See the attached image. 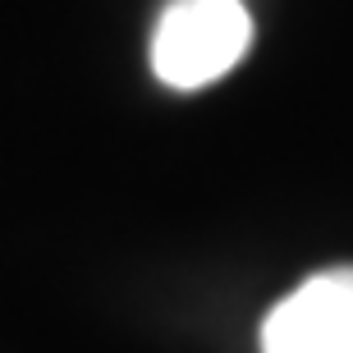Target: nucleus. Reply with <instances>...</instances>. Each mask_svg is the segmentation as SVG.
<instances>
[{"label": "nucleus", "instance_id": "obj_1", "mask_svg": "<svg viewBox=\"0 0 353 353\" xmlns=\"http://www.w3.org/2000/svg\"><path fill=\"white\" fill-rule=\"evenodd\" d=\"M252 46L243 0H170L152 32V74L174 92H197L225 79Z\"/></svg>", "mask_w": 353, "mask_h": 353}, {"label": "nucleus", "instance_id": "obj_2", "mask_svg": "<svg viewBox=\"0 0 353 353\" xmlns=\"http://www.w3.org/2000/svg\"><path fill=\"white\" fill-rule=\"evenodd\" d=\"M262 353H353V266L307 275L262 321Z\"/></svg>", "mask_w": 353, "mask_h": 353}]
</instances>
